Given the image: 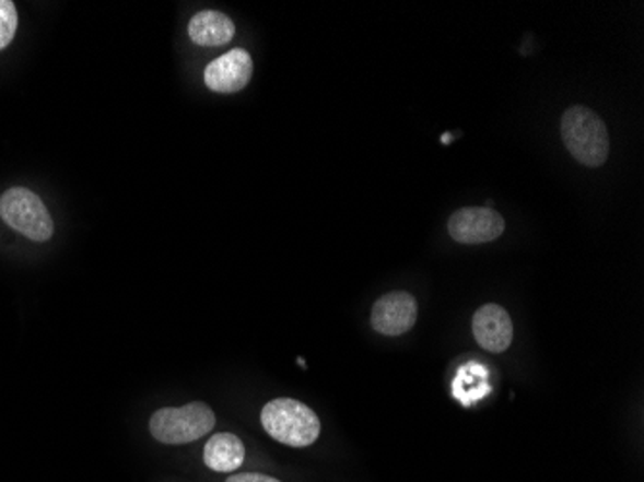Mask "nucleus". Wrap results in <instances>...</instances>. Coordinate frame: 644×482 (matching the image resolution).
Here are the masks:
<instances>
[{
	"mask_svg": "<svg viewBox=\"0 0 644 482\" xmlns=\"http://www.w3.org/2000/svg\"><path fill=\"white\" fill-rule=\"evenodd\" d=\"M254 58L244 49H232L204 68V85L214 93H237L251 82Z\"/></svg>",
	"mask_w": 644,
	"mask_h": 482,
	"instance_id": "423d86ee",
	"label": "nucleus"
},
{
	"mask_svg": "<svg viewBox=\"0 0 644 482\" xmlns=\"http://www.w3.org/2000/svg\"><path fill=\"white\" fill-rule=\"evenodd\" d=\"M261 423L272 440L292 448H307L320 434L317 413L292 398L269 401L262 408Z\"/></svg>",
	"mask_w": 644,
	"mask_h": 482,
	"instance_id": "f03ea898",
	"label": "nucleus"
},
{
	"mask_svg": "<svg viewBox=\"0 0 644 482\" xmlns=\"http://www.w3.org/2000/svg\"><path fill=\"white\" fill-rule=\"evenodd\" d=\"M417 299L408 292H390L383 295L373 307L371 325L378 334L401 336L415 327Z\"/></svg>",
	"mask_w": 644,
	"mask_h": 482,
	"instance_id": "0eeeda50",
	"label": "nucleus"
},
{
	"mask_svg": "<svg viewBox=\"0 0 644 482\" xmlns=\"http://www.w3.org/2000/svg\"><path fill=\"white\" fill-rule=\"evenodd\" d=\"M226 482H280L278 479H272L269 474L262 473H237L232 474Z\"/></svg>",
	"mask_w": 644,
	"mask_h": 482,
	"instance_id": "f8f14e48",
	"label": "nucleus"
},
{
	"mask_svg": "<svg viewBox=\"0 0 644 482\" xmlns=\"http://www.w3.org/2000/svg\"><path fill=\"white\" fill-rule=\"evenodd\" d=\"M504 230L506 222L502 214L490 207H465L452 214L448 221L449 236L465 246L494 242L504 234Z\"/></svg>",
	"mask_w": 644,
	"mask_h": 482,
	"instance_id": "39448f33",
	"label": "nucleus"
},
{
	"mask_svg": "<svg viewBox=\"0 0 644 482\" xmlns=\"http://www.w3.org/2000/svg\"><path fill=\"white\" fill-rule=\"evenodd\" d=\"M245 459L244 442L237 438L236 434L221 433L214 434L207 440L203 450L204 466L219 471V473H230L234 469H239Z\"/></svg>",
	"mask_w": 644,
	"mask_h": 482,
	"instance_id": "9d476101",
	"label": "nucleus"
},
{
	"mask_svg": "<svg viewBox=\"0 0 644 482\" xmlns=\"http://www.w3.org/2000/svg\"><path fill=\"white\" fill-rule=\"evenodd\" d=\"M0 219L32 242H47L55 232L42 197L30 189L12 188L0 197Z\"/></svg>",
	"mask_w": 644,
	"mask_h": 482,
	"instance_id": "20e7f679",
	"label": "nucleus"
},
{
	"mask_svg": "<svg viewBox=\"0 0 644 482\" xmlns=\"http://www.w3.org/2000/svg\"><path fill=\"white\" fill-rule=\"evenodd\" d=\"M216 425L212 409L203 401H194L184 408H164L153 413L149 431L155 440L180 446L199 440Z\"/></svg>",
	"mask_w": 644,
	"mask_h": 482,
	"instance_id": "7ed1b4c3",
	"label": "nucleus"
},
{
	"mask_svg": "<svg viewBox=\"0 0 644 482\" xmlns=\"http://www.w3.org/2000/svg\"><path fill=\"white\" fill-rule=\"evenodd\" d=\"M473 336L482 350L504 353L514 342V322L510 313L496 303L482 305L473 315Z\"/></svg>",
	"mask_w": 644,
	"mask_h": 482,
	"instance_id": "6e6552de",
	"label": "nucleus"
},
{
	"mask_svg": "<svg viewBox=\"0 0 644 482\" xmlns=\"http://www.w3.org/2000/svg\"><path fill=\"white\" fill-rule=\"evenodd\" d=\"M17 30V10L14 2L0 0V50L7 49Z\"/></svg>",
	"mask_w": 644,
	"mask_h": 482,
	"instance_id": "9b49d317",
	"label": "nucleus"
},
{
	"mask_svg": "<svg viewBox=\"0 0 644 482\" xmlns=\"http://www.w3.org/2000/svg\"><path fill=\"white\" fill-rule=\"evenodd\" d=\"M562 140L577 163L596 168L608 161L610 136L602 118L587 107H571L562 118Z\"/></svg>",
	"mask_w": 644,
	"mask_h": 482,
	"instance_id": "f257e3e1",
	"label": "nucleus"
},
{
	"mask_svg": "<svg viewBox=\"0 0 644 482\" xmlns=\"http://www.w3.org/2000/svg\"><path fill=\"white\" fill-rule=\"evenodd\" d=\"M189 39L199 47H222L236 35V25L219 10H201L188 25Z\"/></svg>",
	"mask_w": 644,
	"mask_h": 482,
	"instance_id": "1a4fd4ad",
	"label": "nucleus"
}]
</instances>
